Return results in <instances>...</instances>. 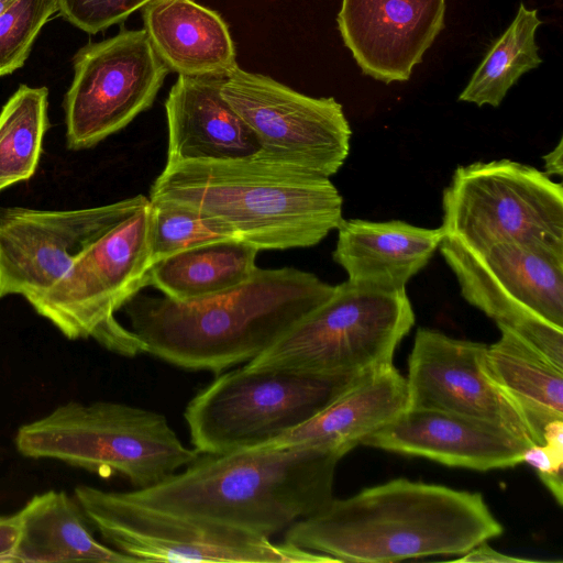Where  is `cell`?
<instances>
[{
  "label": "cell",
  "mask_w": 563,
  "mask_h": 563,
  "mask_svg": "<svg viewBox=\"0 0 563 563\" xmlns=\"http://www.w3.org/2000/svg\"><path fill=\"white\" fill-rule=\"evenodd\" d=\"M361 375L247 365L222 373L185 409L194 449L224 454L267 443L316 416Z\"/></svg>",
  "instance_id": "cell-7"
},
{
  "label": "cell",
  "mask_w": 563,
  "mask_h": 563,
  "mask_svg": "<svg viewBox=\"0 0 563 563\" xmlns=\"http://www.w3.org/2000/svg\"><path fill=\"white\" fill-rule=\"evenodd\" d=\"M485 344L419 329L408 358V408L452 412L501 427L536 444L522 413L492 379Z\"/></svg>",
  "instance_id": "cell-15"
},
{
  "label": "cell",
  "mask_w": 563,
  "mask_h": 563,
  "mask_svg": "<svg viewBox=\"0 0 563 563\" xmlns=\"http://www.w3.org/2000/svg\"><path fill=\"white\" fill-rule=\"evenodd\" d=\"M408 404L406 378L391 363L361 375L305 423L256 448L313 446L344 456Z\"/></svg>",
  "instance_id": "cell-19"
},
{
  "label": "cell",
  "mask_w": 563,
  "mask_h": 563,
  "mask_svg": "<svg viewBox=\"0 0 563 563\" xmlns=\"http://www.w3.org/2000/svg\"><path fill=\"white\" fill-rule=\"evenodd\" d=\"M341 457L313 446L200 454L159 484L124 493L152 508L271 539L329 505Z\"/></svg>",
  "instance_id": "cell-3"
},
{
  "label": "cell",
  "mask_w": 563,
  "mask_h": 563,
  "mask_svg": "<svg viewBox=\"0 0 563 563\" xmlns=\"http://www.w3.org/2000/svg\"><path fill=\"white\" fill-rule=\"evenodd\" d=\"M333 290L309 272L257 267L245 283L210 297L176 301L139 292L123 308L145 353L189 371L221 372L263 354Z\"/></svg>",
  "instance_id": "cell-1"
},
{
  "label": "cell",
  "mask_w": 563,
  "mask_h": 563,
  "mask_svg": "<svg viewBox=\"0 0 563 563\" xmlns=\"http://www.w3.org/2000/svg\"><path fill=\"white\" fill-rule=\"evenodd\" d=\"M362 444L476 471L514 467L530 446L496 424L423 408H407Z\"/></svg>",
  "instance_id": "cell-17"
},
{
  "label": "cell",
  "mask_w": 563,
  "mask_h": 563,
  "mask_svg": "<svg viewBox=\"0 0 563 563\" xmlns=\"http://www.w3.org/2000/svg\"><path fill=\"white\" fill-rule=\"evenodd\" d=\"M522 462L537 471L541 482L547 486L559 505L563 501V463L556 461L544 444L528 446Z\"/></svg>",
  "instance_id": "cell-30"
},
{
  "label": "cell",
  "mask_w": 563,
  "mask_h": 563,
  "mask_svg": "<svg viewBox=\"0 0 563 563\" xmlns=\"http://www.w3.org/2000/svg\"><path fill=\"white\" fill-rule=\"evenodd\" d=\"M16 1H19V0H0V13H2L4 10L10 8Z\"/></svg>",
  "instance_id": "cell-34"
},
{
  "label": "cell",
  "mask_w": 563,
  "mask_h": 563,
  "mask_svg": "<svg viewBox=\"0 0 563 563\" xmlns=\"http://www.w3.org/2000/svg\"><path fill=\"white\" fill-rule=\"evenodd\" d=\"M413 324L406 288L378 289L346 280L245 365L360 375L391 364L396 347Z\"/></svg>",
  "instance_id": "cell-8"
},
{
  "label": "cell",
  "mask_w": 563,
  "mask_h": 563,
  "mask_svg": "<svg viewBox=\"0 0 563 563\" xmlns=\"http://www.w3.org/2000/svg\"><path fill=\"white\" fill-rule=\"evenodd\" d=\"M21 531L20 517L16 514L0 516V563H10Z\"/></svg>",
  "instance_id": "cell-31"
},
{
  "label": "cell",
  "mask_w": 563,
  "mask_h": 563,
  "mask_svg": "<svg viewBox=\"0 0 563 563\" xmlns=\"http://www.w3.org/2000/svg\"><path fill=\"white\" fill-rule=\"evenodd\" d=\"M150 205L143 195L76 210L11 208L0 213V298L27 301L53 288L91 244Z\"/></svg>",
  "instance_id": "cell-14"
},
{
  "label": "cell",
  "mask_w": 563,
  "mask_h": 563,
  "mask_svg": "<svg viewBox=\"0 0 563 563\" xmlns=\"http://www.w3.org/2000/svg\"><path fill=\"white\" fill-rule=\"evenodd\" d=\"M58 0H19L0 13V76L20 68Z\"/></svg>",
  "instance_id": "cell-28"
},
{
  "label": "cell",
  "mask_w": 563,
  "mask_h": 563,
  "mask_svg": "<svg viewBox=\"0 0 563 563\" xmlns=\"http://www.w3.org/2000/svg\"><path fill=\"white\" fill-rule=\"evenodd\" d=\"M542 21L537 9L521 2L510 25L492 44L459 96L478 107H498L519 78L540 66L536 33Z\"/></svg>",
  "instance_id": "cell-25"
},
{
  "label": "cell",
  "mask_w": 563,
  "mask_h": 563,
  "mask_svg": "<svg viewBox=\"0 0 563 563\" xmlns=\"http://www.w3.org/2000/svg\"><path fill=\"white\" fill-rule=\"evenodd\" d=\"M498 328L499 340L484 353L485 368L520 410L534 442L543 444L544 427L563 419V368L509 329Z\"/></svg>",
  "instance_id": "cell-23"
},
{
  "label": "cell",
  "mask_w": 563,
  "mask_h": 563,
  "mask_svg": "<svg viewBox=\"0 0 563 563\" xmlns=\"http://www.w3.org/2000/svg\"><path fill=\"white\" fill-rule=\"evenodd\" d=\"M151 202V201H150ZM151 254L153 263L203 244L241 240L221 219L192 207L172 202H151Z\"/></svg>",
  "instance_id": "cell-27"
},
{
  "label": "cell",
  "mask_w": 563,
  "mask_h": 563,
  "mask_svg": "<svg viewBox=\"0 0 563 563\" xmlns=\"http://www.w3.org/2000/svg\"><path fill=\"white\" fill-rule=\"evenodd\" d=\"M563 142L562 140H560V142L558 143V145L554 147V150H552L551 152H549L548 154H545L542 158L544 161V173L548 175V176H551V175H559V176H562L563 174V161H562V156H563Z\"/></svg>",
  "instance_id": "cell-33"
},
{
  "label": "cell",
  "mask_w": 563,
  "mask_h": 563,
  "mask_svg": "<svg viewBox=\"0 0 563 563\" xmlns=\"http://www.w3.org/2000/svg\"><path fill=\"white\" fill-rule=\"evenodd\" d=\"M333 260L351 283L378 289H402L439 249L443 229L405 221L342 220Z\"/></svg>",
  "instance_id": "cell-20"
},
{
  "label": "cell",
  "mask_w": 563,
  "mask_h": 563,
  "mask_svg": "<svg viewBox=\"0 0 563 563\" xmlns=\"http://www.w3.org/2000/svg\"><path fill=\"white\" fill-rule=\"evenodd\" d=\"M65 97L68 147H91L125 128L154 102L169 69L141 30H121L74 58Z\"/></svg>",
  "instance_id": "cell-13"
},
{
  "label": "cell",
  "mask_w": 563,
  "mask_h": 563,
  "mask_svg": "<svg viewBox=\"0 0 563 563\" xmlns=\"http://www.w3.org/2000/svg\"><path fill=\"white\" fill-rule=\"evenodd\" d=\"M47 89L20 86L0 112V191L30 179L47 129Z\"/></svg>",
  "instance_id": "cell-26"
},
{
  "label": "cell",
  "mask_w": 563,
  "mask_h": 563,
  "mask_svg": "<svg viewBox=\"0 0 563 563\" xmlns=\"http://www.w3.org/2000/svg\"><path fill=\"white\" fill-rule=\"evenodd\" d=\"M151 219L150 202L91 244L53 288L30 305L69 340L93 339L125 357L145 353L115 312L147 286L154 265Z\"/></svg>",
  "instance_id": "cell-9"
},
{
  "label": "cell",
  "mask_w": 563,
  "mask_h": 563,
  "mask_svg": "<svg viewBox=\"0 0 563 563\" xmlns=\"http://www.w3.org/2000/svg\"><path fill=\"white\" fill-rule=\"evenodd\" d=\"M150 0H58V11L78 29L95 34L123 22Z\"/></svg>",
  "instance_id": "cell-29"
},
{
  "label": "cell",
  "mask_w": 563,
  "mask_h": 563,
  "mask_svg": "<svg viewBox=\"0 0 563 563\" xmlns=\"http://www.w3.org/2000/svg\"><path fill=\"white\" fill-rule=\"evenodd\" d=\"M221 93L255 134L258 158L331 177L350 152L352 130L333 97H310L236 66Z\"/></svg>",
  "instance_id": "cell-12"
},
{
  "label": "cell",
  "mask_w": 563,
  "mask_h": 563,
  "mask_svg": "<svg viewBox=\"0 0 563 563\" xmlns=\"http://www.w3.org/2000/svg\"><path fill=\"white\" fill-rule=\"evenodd\" d=\"M445 236L468 246L503 241L563 246V186L510 159L455 169L442 195Z\"/></svg>",
  "instance_id": "cell-11"
},
{
  "label": "cell",
  "mask_w": 563,
  "mask_h": 563,
  "mask_svg": "<svg viewBox=\"0 0 563 563\" xmlns=\"http://www.w3.org/2000/svg\"><path fill=\"white\" fill-rule=\"evenodd\" d=\"M260 251L243 240H223L167 256L150 273L152 286L176 301L210 297L245 283Z\"/></svg>",
  "instance_id": "cell-24"
},
{
  "label": "cell",
  "mask_w": 563,
  "mask_h": 563,
  "mask_svg": "<svg viewBox=\"0 0 563 563\" xmlns=\"http://www.w3.org/2000/svg\"><path fill=\"white\" fill-rule=\"evenodd\" d=\"M453 561L455 562H467V563H485V562H536L534 560L522 559L510 556L508 554L501 553L492 547H489L486 542H483L466 553H464L461 558H455Z\"/></svg>",
  "instance_id": "cell-32"
},
{
  "label": "cell",
  "mask_w": 563,
  "mask_h": 563,
  "mask_svg": "<svg viewBox=\"0 0 563 563\" xmlns=\"http://www.w3.org/2000/svg\"><path fill=\"white\" fill-rule=\"evenodd\" d=\"M439 247L470 305L563 368V246L444 236Z\"/></svg>",
  "instance_id": "cell-6"
},
{
  "label": "cell",
  "mask_w": 563,
  "mask_h": 563,
  "mask_svg": "<svg viewBox=\"0 0 563 563\" xmlns=\"http://www.w3.org/2000/svg\"><path fill=\"white\" fill-rule=\"evenodd\" d=\"M504 532L482 494L396 478L344 498L285 531V542L338 562L463 555Z\"/></svg>",
  "instance_id": "cell-2"
},
{
  "label": "cell",
  "mask_w": 563,
  "mask_h": 563,
  "mask_svg": "<svg viewBox=\"0 0 563 563\" xmlns=\"http://www.w3.org/2000/svg\"><path fill=\"white\" fill-rule=\"evenodd\" d=\"M224 78L178 75L165 101L166 163L255 156L260 143L221 93Z\"/></svg>",
  "instance_id": "cell-18"
},
{
  "label": "cell",
  "mask_w": 563,
  "mask_h": 563,
  "mask_svg": "<svg viewBox=\"0 0 563 563\" xmlns=\"http://www.w3.org/2000/svg\"><path fill=\"white\" fill-rule=\"evenodd\" d=\"M148 199L212 214L258 251L313 246L343 220L330 177L256 156L166 163Z\"/></svg>",
  "instance_id": "cell-4"
},
{
  "label": "cell",
  "mask_w": 563,
  "mask_h": 563,
  "mask_svg": "<svg viewBox=\"0 0 563 563\" xmlns=\"http://www.w3.org/2000/svg\"><path fill=\"white\" fill-rule=\"evenodd\" d=\"M144 31L169 71L225 78L238 65L229 26L195 0H150L141 8Z\"/></svg>",
  "instance_id": "cell-21"
},
{
  "label": "cell",
  "mask_w": 563,
  "mask_h": 563,
  "mask_svg": "<svg viewBox=\"0 0 563 563\" xmlns=\"http://www.w3.org/2000/svg\"><path fill=\"white\" fill-rule=\"evenodd\" d=\"M16 450L100 475H119L135 489L155 486L200 454L186 446L158 412L120 402L70 401L23 424Z\"/></svg>",
  "instance_id": "cell-5"
},
{
  "label": "cell",
  "mask_w": 563,
  "mask_h": 563,
  "mask_svg": "<svg viewBox=\"0 0 563 563\" xmlns=\"http://www.w3.org/2000/svg\"><path fill=\"white\" fill-rule=\"evenodd\" d=\"M445 8V0H342L336 23L364 75L401 82L444 29Z\"/></svg>",
  "instance_id": "cell-16"
},
{
  "label": "cell",
  "mask_w": 563,
  "mask_h": 563,
  "mask_svg": "<svg viewBox=\"0 0 563 563\" xmlns=\"http://www.w3.org/2000/svg\"><path fill=\"white\" fill-rule=\"evenodd\" d=\"M18 515L21 531L10 563L137 562L99 542L79 503L65 492L35 495Z\"/></svg>",
  "instance_id": "cell-22"
},
{
  "label": "cell",
  "mask_w": 563,
  "mask_h": 563,
  "mask_svg": "<svg viewBox=\"0 0 563 563\" xmlns=\"http://www.w3.org/2000/svg\"><path fill=\"white\" fill-rule=\"evenodd\" d=\"M74 497L91 527L115 550L137 562L327 563L335 559L287 542L79 485Z\"/></svg>",
  "instance_id": "cell-10"
}]
</instances>
